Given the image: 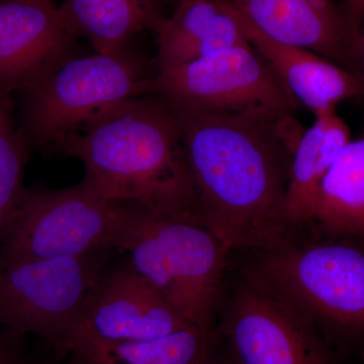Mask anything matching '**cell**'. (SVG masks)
I'll return each instance as SVG.
<instances>
[{
    "label": "cell",
    "instance_id": "1",
    "mask_svg": "<svg viewBox=\"0 0 364 364\" xmlns=\"http://www.w3.org/2000/svg\"><path fill=\"white\" fill-rule=\"evenodd\" d=\"M173 109L205 227L230 251L291 240L289 168L305 131L294 114Z\"/></svg>",
    "mask_w": 364,
    "mask_h": 364
},
{
    "label": "cell",
    "instance_id": "2",
    "mask_svg": "<svg viewBox=\"0 0 364 364\" xmlns=\"http://www.w3.org/2000/svg\"><path fill=\"white\" fill-rule=\"evenodd\" d=\"M56 148L82 162L81 182L97 195L203 224L178 119L159 95L117 105Z\"/></svg>",
    "mask_w": 364,
    "mask_h": 364
},
{
    "label": "cell",
    "instance_id": "3",
    "mask_svg": "<svg viewBox=\"0 0 364 364\" xmlns=\"http://www.w3.org/2000/svg\"><path fill=\"white\" fill-rule=\"evenodd\" d=\"M294 238L255 251L244 279L314 326L339 354L364 352V240Z\"/></svg>",
    "mask_w": 364,
    "mask_h": 364
},
{
    "label": "cell",
    "instance_id": "4",
    "mask_svg": "<svg viewBox=\"0 0 364 364\" xmlns=\"http://www.w3.org/2000/svg\"><path fill=\"white\" fill-rule=\"evenodd\" d=\"M146 212L112 202L85 183L68 188H25L0 229V264L126 252Z\"/></svg>",
    "mask_w": 364,
    "mask_h": 364
},
{
    "label": "cell",
    "instance_id": "5",
    "mask_svg": "<svg viewBox=\"0 0 364 364\" xmlns=\"http://www.w3.org/2000/svg\"><path fill=\"white\" fill-rule=\"evenodd\" d=\"M155 76L129 48L66 57L21 91L26 130L38 145L57 147L117 105L152 93Z\"/></svg>",
    "mask_w": 364,
    "mask_h": 364
},
{
    "label": "cell",
    "instance_id": "6",
    "mask_svg": "<svg viewBox=\"0 0 364 364\" xmlns=\"http://www.w3.org/2000/svg\"><path fill=\"white\" fill-rule=\"evenodd\" d=\"M126 252L129 264L186 322L214 333L230 250L207 227L147 213Z\"/></svg>",
    "mask_w": 364,
    "mask_h": 364
},
{
    "label": "cell",
    "instance_id": "7",
    "mask_svg": "<svg viewBox=\"0 0 364 364\" xmlns=\"http://www.w3.org/2000/svg\"><path fill=\"white\" fill-rule=\"evenodd\" d=\"M111 252L0 264V325L45 340L65 358Z\"/></svg>",
    "mask_w": 364,
    "mask_h": 364
},
{
    "label": "cell",
    "instance_id": "8",
    "mask_svg": "<svg viewBox=\"0 0 364 364\" xmlns=\"http://www.w3.org/2000/svg\"><path fill=\"white\" fill-rule=\"evenodd\" d=\"M152 93L182 111L294 114L301 107L249 42L157 71Z\"/></svg>",
    "mask_w": 364,
    "mask_h": 364
},
{
    "label": "cell",
    "instance_id": "9",
    "mask_svg": "<svg viewBox=\"0 0 364 364\" xmlns=\"http://www.w3.org/2000/svg\"><path fill=\"white\" fill-rule=\"evenodd\" d=\"M214 332L240 364H340L338 352L314 326L245 279Z\"/></svg>",
    "mask_w": 364,
    "mask_h": 364
},
{
    "label": "cell",
    "instance_id": "10",
    "mask_svg": "<svg viewBox=\"0 0 364 364\" xmlns=\"http://www.w3.org/2000/svg\"><path fill=\"white\" fill-rule=\"evenodd\" d=\"M191 327L128 262L100 273L72 344L77 339L147 341Z\"/></svg>",
    "mask_w": 364,
    "mask_h": 364
},
{
    "label": "cell",
    "instance_id": "11",
    "mask_svg": "<svg viewBox=\"0 0 364 364\" xmlns=\"http://www.w3.org/2000/svg\"><path fill=\"white\" fill-rule=\"evenodd\" d=\"M77 38L56 0H0V100L68 57Z\"/></svg>",
    "mask_w": 364,
    "mask_h": 364
},
{
    "label": "cell",
    "instance_id": "12",
    "mask_svg": "<svg viewBox=\"0 0 364 364\" xmlns=\"http://www.w3.org/2000/svg\"><path fill=\"white\" fill-rule=\"evenodd\" d=\"M248 25L356 74L359 35L336 0H227Z\"/></svg>",
    "mask_w": 364,
    "mask_h": 364
},
{
    "label": "cell",
    "instance_id": "13",
    "mask_svg": "<svg viewBox=\"0 0 364 364\" xmlns=\"http://www.w3.org/2000/svg\"><path fill=\"white\" fill-rule=\"evenodd\" d=\"M243 21L249 43L262 55L289 92L314 116L344 100L363 97L358 76L310 50L282 44Z\"/></svg>",
    "mask_w": 364,
    "mask_h": 364
},
{
    "label": "cell",
    "instance_id": "14",
    "mask_svg": "<svg viewBox=\"0 0 364 364\" xmlns=\"http://www.w3.org/2000/svg\"><path fill=\"white\" fill-rule=\"evenodd\" d=\"M156 33L157 71L249 42L241 16L227 0H181Z\"/></svg>",
    "mask_w": 364,
    "mask_h": 364
},
{
    "label": "cell",
    "instance_id": "15",
    "mask_svg": "<svg viewBox=\"0 0 364 364\" xmlns=\"http://www.w3.org/2000/svg\"><path fill=\"white\" fill-rule=\"evenodd\" d=\"M351 140L350 129L335 109L315 114L312 126L301 134L291 158L287 193V214L294 227L312 221L321 183Z\"/></svg>",
    "mask_w": 364,
    "mask_h": 364
},
{
    "label": "cell",
    "instance_id": "16",
    "mask_svg": "<svg viewBox=\"0 0 364 364\" xmlns=\"http://www.w3.org/2000/svg\"><path fill=\"white\" fill-rule=\"evenodd\" d=\"M59 6L74 33L97 53L126 49L136 35L157 32L166 18L160 0H63Z\"/></svg>",
    "mask_w": 364,
    "mask_h": 364
},
{
    "label": "cell",
    "instance_id": "17",
    "mask_svg": "<svg viewBox=\"0 0 364 364\" xmlns=\"http://www.w3.org/2000/svg\"><path fill=\"white\" fill-rule=\"evenodd\" d=\"M311 223L328 236L364 240V134L347 144L326 174Z\"/></svg>",
    "mask_w": 364,
    "mask_h": 364
},
{
    "label": "cell",
    "instance_id": "18",
    "mask_svg": "<svg viewBox=\"0 0 364 364\" xmlns=\"http://www.w3.org/2000/svg\"><path fill=\"white\" fill-rule=\"evenodd\" d=\"M213 334L191 327L147 341L77 339L68 354L85 364H200Z\"/></svg>",
    "mask_w": 364,
    "mask_h": 364
},
{
    "label": "cell",
    "instance_id": "19",
    "mask_svg": "<svg viewBox=\"0 0 364 364\" xmlns=\"http://www.w3.org/2000/svg\"><path fill=\"white\" fill-rule=\"evenodd\" d=\"M26 147L23 139L0 124V229L23 193Z\"/></svg>",
    "mask_w": 364,
    "mask_h": 364
},
{
    "label": "cell",
    "instance_id": "20",
    "mask_svg": "<svg viewBox=\"0 0 364 364\" xmlns=\"http://www.w3.org/2000/svg\"><path fill=\"white\" fill-rule=\"evenodd\" d=\"M28 337L0 325V364H35L38 355Z\"/></svg>",
    "mask_w": 364,
    "mask_h": 364
},
{
    "label": "cell",
    "instance_id": "21",
    "mask_svg": "<svg viewBox=\"0 0 364 364\" xmlns=\"http://www.w3.org/2000/svg\"><path fill=\"white\" fill-rule=\"evenodd\" d=\"M200 364H240L229 347L218 335L213 334Z\"/></svg>",
    "mask_w": 364,
    "mask_h": 364
},
{
    "label": "cell",
    "instance_id": "22",
    "mask_svg": "<svg viewBox=\"0 0 364 364\" xmlns=\"http://www.w3.org/2000/svg\"><path fill=\"white\" fill-rule=\"evenodd\" d=\"M342 7L354 30L360 32L364 25V0H344Z\"/></svg>",
    "mask_w": 364,
    "mask_h": 364
},
{
    "label": "cell",
    "instance_id": "23",
    "mask_svg": "<svg viewBox=\"0 0 364 364\" xmlns=\"http://www.w3.org/2000/svg\"><path fill=\"white\" fill-rule=\"evenodd\" d=\"M356 75L358 76L363 85L364 97V25L361 28L360 35H359L358 47V62H356Z\"/></svg>",
    "mask_w": 364,
    "mask_h": 364
},
{
    "label": "cell",
    "instance_id": "24",
    "mask_svg": "<svg viewBox=\"0 0 364 364\" xmlns=\"http://www.w3.org/2000/svg\"><path fill=\"white\" fill-rule=\"evenodd\" d=\"M35 364H85L81 363L79 359L74 358L71 354H68L65 358H56L53 356L51 358H45L38 356Z\"/></svg>",
    "mask_w": 364,
    "mask_h": 364
},
{
    "label": "cell",
    "instance_id": "25",
    "mask_svg": "<svg viewBox=\"0 0 364 364\" xmlns=\"http://www.w3.org/2000/svg\"><path fill=\"white\" fill-rule=\"evenodd\" d=\"M359 358H360V364H364V352L359 355Z\"/></svg>",
    "mask_w": 364,
    "mask_h": 364
},
{
    "label": "cell",
    "instance_id": "26",
    "mask_svg": "<svg viewBox=\"0 0 364 364\" xmlns=\"http://www.w3.org/2000/svg\"><path fill=\"white\" fill-rule=\"evenodd\" d=\"M179 1H181V0H179Z\"/></svg>",
    "mask_w": 364,
    "mask_h": 364
},
{
    "label": "cell",
    "instance_id": "27",
    "mask_svg": "<svg viewBox=\"0 0 364 364\" xmlns=\"http://www.w3.org/2000/svg\"><path fill=\"white\" fill-rule=\"evenodd\" d=\"M56 1H57V0H56Z\"/></svg>",
    "mask_w": 364,
    "mask_h": 364
}]
</instances>
